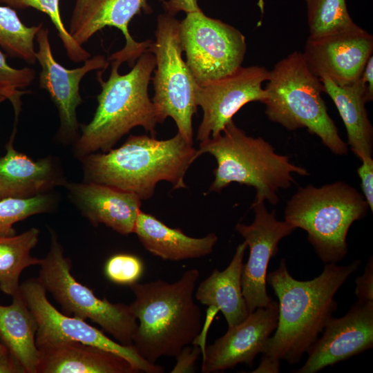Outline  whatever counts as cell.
Returning <instances> with one entry per match:
<instances>
[{"label": "cell", "mask_w": 373, "mask_h": 373, "mask_svg": "<svg viewBox=\"0 0 373 373\" xmlns=\"http://www.w3.org/2000/svg\"><path fill=\"white\" fill-rule=\"evenodd\" d=\"M309 37H318L350 28L356 24L350 17L345 0H305Z\"/></svg>", "instance_id": "83f0119b"}, {"label": "cell", "mask_w": 373, "mask_h": 373, "mask_svg": "<svg viewBox=\"0 0 373 373\" xmlns=\"http://www.w3.org/2000/svg\"><path fill=\"white\" fill-rule=\"evenodd\" d=\"M10 305H0V343L27 373H37L39 352L35 342L37 324L19 289Z\"/></svg>", "instance_id": "d4e9b609"}, {"label": "cell", "mask_w": 373, "mask_h": 373, "mask_svg": "<svg viewBox=\"0 0 373 373\" xmlns=\"http://www.w3.org/2000/svg\"><path fill=\"white\" fill-rule=\"evenodd\" d=\"M247 245L240 244L228 267L215 269L198 287L194 294L201 304L220 311L228 325L232 327L246 319L249 314L242 290L243 258Z\"/></svg>", "instance_id": "603a6c76"}, {"label": "cell", "mask_w": 373, "mask_h": 373, "mask_svg": "<svg viewBox=\"0 0 373 373\" xmlns=\"http://www.w3.org/2000/svg\"><path fill=\"white\" fill-rule=\"evenodd\" d=\"M16 128L15 123L6 153L0 158V200L32 198L64 183L52 159L33 161L14 149Z\"/></svg>", "instance_id": "44dd1931"}, {"label": "cell", "mask_w": 373, "mask_h": 373, "mask_svg": "<svg viewBox=\"0 0 373 373\" xmlns=\"http://www.w3.org/2000/svg\"><path fill=\"white\" fill-rule=\"evenodd\" d=\"M213 155L217 162L214 180L209 192L220 193L232 182L255 188V200L278 202L277 193L289 188L295 180L292 173L309 175L306 169L279 155L274 146L262 137L246 135L231 120L215 138L200 143L198 154Z\"/></svg>", "instance_id": "5b68a950"}, {"label": "cell", "mask_w": 373, "mask_h": 373, "mask_svg": "<svg viewBox=\"0 0 373 373\" xmlns=\"http://www.w3.org/2000/svg\"><path fill=\"white\" fill-rule=\"evenodd\" d=\"M278 318V303L272 300L258 307L240 323L228 328L214 343L202 350V373L218 372L238 363L252 367L256 356L275 331Z\"/></svg>", "instance_id": "e0dca14e"}, {"label": "cell", "mask_w": 373, "mask_h": 373, "mask_svg": "<svg viewBox=\"0 0 373 373\" xmlns=\"http://www.w3.org/2000/svg\"><path fill=\"white\" fill-rule=\"evenodd\" d=\"M133 233L149 252L171 261L206 256L212 253L218 241L214 233L202 238L190 237L181 229L171 228L142 211L137 218Z\"/></svg>", "instance_id": "7402d4cb"}, {"label": "cell", "mask_w": 373, "mask_h": 373, "mask_svg": "<svg viewBox=\"0 0 373 373\" xmlns=\"http://www.w3.org/2000/svg\"><path fill=\"white\" fill-rule=\"evenodd\" d=\"M355 295L358 300L373 301V260L371 256L365 268L364 273L356 279Z\"/></svg>", "instance_id": "e575fe53"}, {"label": "cell", "mask_w": 373, "mask_h": 373, "mask_svg": "<svg viewBox=\"0 0 373 373\" xmlns=\"http://www.w3.org/2000/svg\"><path fill=\"white\" fill-rule=\"evenodd\" d=\"M0 373H27L17 358L8 350L0 352Z\"/></svg>", "instance_id": "8d00e7d4"}, {"label": "cell", "mask_w": 373, "mask_h": 373, "mask_svg": "<svg viewBox=\"0 0 373 373\" xmlns=\"http://www.w3.org/2000/svg\"><path fill=\"white\" fill-rule=\"evenodd\" d=\"M372 50V35L356 25L324 36L309 37L302 54L315 75H325L343 86L361 77Z\"/></svg>", "instance_id": "5bb4252c"}, {"label": "cell", "mask_w": 373, "mask_h": 373, "mask_svg": "<svg viewBox=\"0 0 373 373\" xmlns=\"http://www.w3.org/2000/svg\"><path fill=\"white\" fill-rule=\"evenodd\" d=\"M199 270L185 271L173 283L162 279L130 286L135 300L129 305L138 320L133 345L147 361L177 356L201 333L202 312L194 300Z\"/></svg>", "instance_id": "7a4b0ae2"}, {"label": "cell", "mask_w": 373, "mask_h": 373, "mask_svg": "<svg viewBox=\"0 0 373 373\" xmlns=\"http://www.w3.org/2000/svg\"><path fill=\"white\" fill-rule=\"evenodd\" d=\"M319 79L323 92L332 99L347 131V144L361 160L372 157L373 128L368 118L365 104V88L360 77L347 86H338L329 77L322 75Z\"/></svg>", "instance_id": "cb8c5ba5"}, {"label": "cell", "mask_w": 373, "mask_h": 373, "mask_svg": "<svg viewBox=\"0 0 373 373\" xmlns=\"http://www.w3.org/2000/svg\"><path fill=\"white\" fill-rule=\"evenodd\" d=\"M162 6L165 13L174 16L180 11L187 14L201 10L198 0H168L163 1Z\"/></svg>", "instance_id": "d590c367"}, {"label": "cell", "mask_w": 373, "mask_h": 373, "mask_svg": "<svg viewBox=\"0 0 373 373\" xmlns=\"http://www.w3.org/2000/svg\"><path fill=\"white\" fill-rule=\"evenodd\" d=\"M48 253L42 259L38 279L55 300L64 314L83 320L90 319L112 335L118 343L133 345L137 323L129 305L113 303L99 298L87 286L71 274V262L64 254L57 235L50 231Z\"/></svg>", "instance_id": "9c48e42d"}, {"label": "cell", "mask_w": 373, "mask_h": 373, "mask_svg": "<svg viewBox=\"0 0 373 373\" xmlns=\"http://www.w3.org/2000/svg\"><path fill=\"white\" fill-rule=\"evenodd\" d=\"M198 157V149L177 133L165 140L131 135L119 148L82 158L86 182L112 186L147 200L161 181L171 183L174 189L187 187L184 175Z\"/></svg>", "instance_id": "3957f363"}, {"label": "cell", "mask_w": 373, "mask_h": 373, "mask_svg": "<svg viewBox=\"0 0 373 373\" xmlns=\"http://www.w3.org/2000/svg\"><path fill=\"white\" fill-rule=\"evenodd\" d=\"M361 82L365 88V97L367 102L373 99V56L368 58L362 74Z\"/></svg>", "instance_id": "74e56055"}, {"label": "cell", "mask_w": 373, "mask_h": 373, "mask_svg": "<svg viewBox=\"0 0 373 373\" xmlns=\"http://www.w3.org/2000/svg\"><path fill=\"white\" fill-rule=\"evenodd\" d=\"M254 220L250 224L238 223L236 230L249 248L247 262L242 271V290L249 314L273 300L267 291L269 262L278 250V243L295 229L286 221L278 220L275 211L269 212L265 201L254 200L251 205Z\"/></svg>", "instance_id": "4fadbf2b"}, {"label": "cell", "mask_w": 373, "mask_h": 373, "mask_svg": "<svg viewBox=\"0 0 373 373\" xmlns=\"http://www.w3.org/2000/svg\"><path fill=\"white\" fill-rule=\"evenodd\" d=\"M93 0H75L70 22V28L74 27L83 12Z\"/></svg>", "instance_id": "ab89813d"}, {"label": "cell", "mask_w": 373, "mask_h": 373, "mask_svg": "<svg viewBox=\"0 0 373 373\" xmlns=\"http://www.w3.org/2000/svg\"><path fill=\"white\" fill-rule=\"evenodd\" d=\"M66 186L92 224H104L122 235L133 233L142 205L137 194L93 182L66 183Z\"/></svg>", "instance_id": "d6986e66"}, {"label": "cell", "mask_w": 373, "mask_h": 373, "mask_svg": "<svg viewBox=\"0 0 373 373\" xmlns=\"http://www.w3.org/2000/svg\"><path fill=\"white\" fill-rule=\"evenodd\" d=\"M296 373H316L373 346V301L358 300L346 314L329 319Z\"/></svg>", "instance_id": "2e32d148"}, {"label": "cell", "mask_w": 373, "mask_h": 373, "mask_svg": "<svg viewBox=\"0 0 373 373\" xmlns=\"http://www.w3.org/2000/svg\"><path fill=\"white\" fill-rule=\"evenodd\" d=\"M35 41L38 45L35 57L41 67L39 87L48 93L56 106L60 119L59 134L70 138L78 130L77 108L82 102L79 85L89 72L105 70L108 61L104 55H97L84 61L74 69H67L58 63L52 54L49 39V30L43 26L37 32Z\"/></svg>", "instance_id": "9a60e30c"}, {"label": "cell", "mask_w": 373, "mask_h": 373, "mask_svg": "<svg viewBox=\"0 0 373 373\" xmlns=\"http://www.w3.org/2000/svg\"><path fill=\"white\" fill-rule=\"evenodd\" d=\"M1 3L15 9H36L48 16L55 26L68 58L76 63L84 62L90 54L71 36L62 21L59 0H0Z\"/></svg>", "instance_id": "f1b7e54d"}, {"label": "cell", "mask_w": 373, "mask_h": 373, "mask_svg": "<svg viewBox=\"0 0 373 373\" xmlns=\"http://www.w3.org/2000/svg\"><path fill=\"white\" fill-rule=\"evenodd\" d=\"M43 26V23L27 26L14 8L0 6V46L13 57L30 64L37 61L35 41Z\"/></svg>", "instance_id": "4316f807"}, {"label": "cell", "mask_w": 373, "mask_h": 373, "mask_svg": "<svg viewBox=\"0 0 373 373\" xmlns=\"http://www.w3.org/2000/svg\"><path fill=\"white\" fill-rule=\"evenodd\" d=\"M121 64L111 61L108 79L104 81L97 73L101 92L91 121L82 126L75 153L81 158L99 150L108 151L135 126L142 127L152 137L158 124L155 106L149 96V84L155 68V55L146 51L136 61L131 70L121 75Z\"/></svg>", "instance_id": "277c9868"}, {"label": "cell", "mask_w": 373, "mask_h": 373, "mask_svg": "<svg viewBox=\"0 0 373 373\" xmlns=\"http://www.w3.org/2000/svg\"><path fill=\"white\" fill-rule=\"evenodd\" d=\"M158 1L163 2L165 0ZM152 12L147 0H93L68 31L82 46L102 28L106 26L117 28L125 38V45L120 50L112 54L108 60L117 61L120 64L126 62L132 68L139 57L149 50L152 40L136 41L128 31L129 23L135 15Z\"/></svg>", "instance_id": "ac0fdd59"}, {"label": "cell", "mask_w": 373, "mask_h": 373, "mask_svg": "<svg viewBox=\"0 0 373 373\" xmlns=\"http://www.w3.org/2000/svg\"><path fill=\"white\" fill-rule=\"evenodd\" d=\"M37 373H136L126 358L109 350L77 341L37 347Z\"/></svg>", "instance_id": "ffe728a7"}, {"label": "cell", "mask_w": 373, "mask_h": 373, "mask_svg": "<svg viewBox=\"0 0 373 373\" xmlns=\"http://www.w3.org/2000/svg\"><path fill=\"white\" fill-rule=\"evenodd\" d=\"M35 77V70L30 68L18 69L9 66L0 50V88L19 90L30 86Z\"/></svg>", "instance_id": "1f68e13d"}, {"label": "cell", "mask_w": 373, "mask_h": 373, "mask_svg": "<svg viewBox=\"0 0 373 373\" xmlns=\"http://www.w3.org/2000/svg\"><path fill=\"white\" fill-rule=\"evenodd\" d=\"M144 271L142 260L133 254H117L110 257L104 267V273L111 282L131 285L137 282Z\"/></svg>", "instance_id": "4dcf8cb0"}, {"label": "cell", "mask_w": 373, "mask_h": 373, "mask_svg": "<svg viewBox=\"0 0 373 373\" xmlns=\"http://www.w3.org/2000/svg\"><path fill=\"white\" fill-rule=\"evenodd\" d=\"M361 193L343 181L319 187H299L287 202L285 221L307 233V239L324 263H337L347 253L346 238L354 222L367 215Z\"/></svg>", "instance_id": "52a82bcc"}, {"label": "cell", "mask_w": 373, "mask_h": 373, "mask_svg": "<svg viewBox=\"0 0 373 373\" xmlns=\"http://www.w3.org/2000/svg\"><path fill=\"white\" fill-rule=\"evenodd\" d=\"M51 195L44 193L29 198H8L0 200V236L15 235L13 224L32 215L50 211Z\"/></svg>", "instance_id": "f546056e"}, {"label": "cell", "mask_w": 373, "mask_h": 373, "mask_svg": "<svg viewBox=\"0 0 373 373\" xmlns=\"http://www.w3.org/2000/svg\"><path fill=\"white\" fill-rule=\"evenodd\" d=\"M270 73L265 67L242 66L221 78L198 85L195 102L203 116L197 133V140L204 142L222 133L233 115L251 102L264 103L267 97L262 84Z\"/></svg>", "instance_id": "7c38bea8"}, {"label": "cell", "mask_w": 373, "mask_h": 373, "mask_svg": "<svg viewBox=\"0 0 373 373\" xmlns=\"http://www.w3.org/2000/svg\"><path fill=\"white\" fill-rule=\"evenodd\" d=\"M362 164L357 173L361 180L363 195L371 211H373V159L370 157L361 160Z\"/></svg>", "instance_id": "836d02e7"}, {"label": "cell", "mask_w": 373, "mask_h": 373, "mask_svg": "<svg viewBox=\"0 0 373 373\" xmlns=\"http://www.w3.org/2000/svg\"><path fill=\"white\" fill-rule=\"evenodd\" d=\"M265 102L268 119L289 131L307 128L333 153L346 155L341 139L322 98L323 84L309 68L302 52L295 51L269 71Z\"/></svg>", "instance_id": "8992f818"}, {"label": "cell", "mask_w": 373, "mask_h": 373, "mask_svg": "<svg viewBox=\"0 0 373 373\" xmlns=\"http://www.w3.org/2000/svg\"><path fill=\"white\" fill-rule=\"evenodd\" d=\"M19 291L37 324V347L59 341H77L117 354L128 360L140 372L165 371L163 367L145 360L133 345H124L114 341L85 320L59 312L49 302L46 290L38 278L23 281L20 284Z\"/></svg>", "instance_id": "8fae6325"}, {"label": "cell", "mask_w": 373, "mask_h": 373, "mask_svg": "<svg viewBox=\"0 0 373 373\" xmlns=\"http://www.w3.org/2000/svg\"><path fill=\"white\" fill-rule=\"evenodd\" d=\"M180 21L167 13L157 16L155 39L148 50L155 57L151 100L158 123L171 117L178 133L193 145L192 122L198 107L195 91L198 84L182 57Z\"/></svg>", "instance_id": "ba28073f"}, {"label": "cell", "mask_w": 373, "mask_h": 373, "mask_svg": "<svg viewBox=\"0 0 373 373\" xmlns=\"http://www.w3.org/2000/svg\"><path fill=\"white\" fill-rule=\"evenodd\" d=\"M280 361L262 355L258 367L252 372H278Z\"/></svg>", "instance_id": "f35d334b"}, {"label": "cell", "mask_w": 373, "mask_h": 373, "mask_svg": "<svg viewBox=\"0 0 373 373\" xmlns=\"http://www.w3.org/2000/svg\"><path fill=\"white\" fill-rule=\"evenodd\" d=\"M39 234L37 229L31 228L18 236H0V289L4 294L13 296L19 289L23 270L41 264L42 259L30 255Z\"/></svg>", "instance_id": "484cf974"}, {"label": "cell", "mask_w": 373, "mask_h": 373, "mask_svg": "<svg viewBox=\"0 0 373 373\" xmlns=\"http://www.w3.org/2000/svg\"><path fill=\"white\" fill-rule=\"evenodd\" d=\"M361 264L360 260L342 266L327 263L318 276L298 280L281 259L278 269L267 275V283L278 299V318L262 355L290 365L299 363L337 310L336 293Z\"/></svg>", "instance_id": "6da1fadb"}, {"label": "cell", "mask_w": 373, "mask_h": 373, "mask_svg": "<svg viewBox=\"0 0 373 373\" xmlns=\"http://www.w3.org/2000/svg\"><path fill=\"white\" fill-rule=\"evenodd\" d=\"M28 93L27 91H21L20 90H12L7 88H0V103L8 99L11 102L15 98L22 96V95Z\"/></svg>", "instance_id": "60d3db41"}, {"label": "cell", "mask_w": 373, "mask_h": 373, "mask_svg": "<svg viewBox=\"0 0 373 373\" xmlns=\"http://www.w3.org/2000/svg\"><path fill=\"white\" fill-rule=\"evenodd\" d=\"M180 39L186 63L199 85L240 67L247 49L240 30L207 17L202 10L187 13L180 21Z\"/></svg>", "instance_id": "30bf717a"}, {"label": "cell", "mask_w": 373, "mask_h": 373, "mask_svg": "<svg viewBox=\"0 0 373 373\" xmlns=\"http://www.w3.org/2000/svg\"><path fill=\"white\" fill-rule=\"evenodd\" d=\"M193 346L186 345L178 354L176 358V363L171 373L192 372L196 361L202 352L200 345L192 344Z\"/></svg>", "instance_id": "d6a6232c"}, {"label": "cell", "mask_w": 373, "mask_h": 373, "mask_svg": "<svg viewBox=\"0 0 373 373\" xmlns=\"http://www.w3.org/2000/svg\"><path fill=\"white\" fill-rule=\"evenodd\" d=\"M7 350L8 349L2 343H0V352H3Z\"/></svg>", "instance_id": "b9f144b4"}]
</instances>
